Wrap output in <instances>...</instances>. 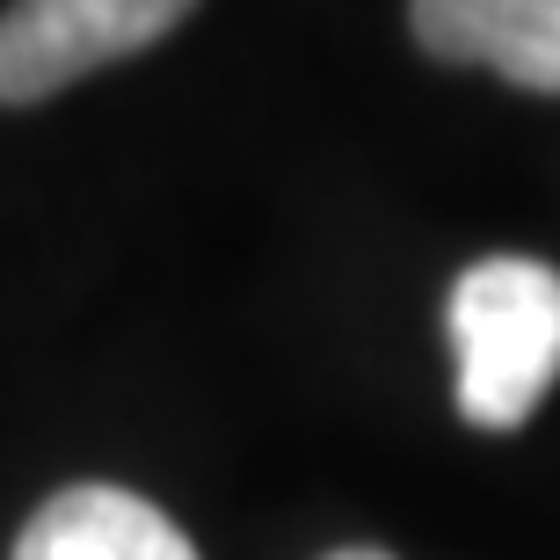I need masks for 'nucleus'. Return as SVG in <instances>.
I'll return each mask as SVG.
<instances>
[{"instance_id": "obj_1", "label": "nucleus", "mask_w": 560, "mask_h": 560, "mask_svg": "<svg viewBox=\"0 0 560 560\" xmlns=\"http://www.w3.org/2000/svg\"><path fill=\"white\" fill-rule=\"evenodd\" d=\"M458 416L517 430L560 378V270L532 255H488L452 284Z\"/></svg>"}, {"instance_id": "obj_2", "label": "nucleus", "mask_w": 560, "mask_h": 560, "mask_svg": "<svg viewBox=\"0 0 560 560\" xmlns=\"http://www.w3.org/2000/svg\"><path fill=\"white\" fill-rule=\"evenodd\" d=\"M197 0H8L0 8V103H44L95 66L161 44Z\"/></svg>"}, {"instance_id": "obj_3", "label": "nucleus", "mask_w": 560, "mask_h": 560, "mask_svg": "<svg viewBox=\"0 0 560 560\" xmlns=\"http://www.w3.org/2000/svg\"><path fill=\"white\" fill-rule=\"evenodd\" d=\"M408 22L430 59L560 95V0H416Z\"/></svg>"}, {"instance_id": "obj_4", "label": "nucleus", "mask_w": 560, "mask_h": 560, "mask_svg": "<svg viewBox=\"0 0 560 560\" xmlns=\"http://www.w3.org/2000/svg\"><path fill=\"white\" fill-rule=\"evenodd\" d=\"M15 560H205V553L145 495L81 480V488L51 495L37 517L22 524Z\"/></svg>"}, {"instance_id": "obj_5", "label": "nucleus", "mask_w": 560, "mask_h": 560, "mask_svg": "<svg viewBox=\"0 0 560 560\" xmlns=\"http://www.w3.org/2000/svg\"><path fill=\"white\" fill-rule=\"evenodd\" d=\"M328 560H394V553H378V546H350V553H328Z\"/></svg>"}]
</instances>
